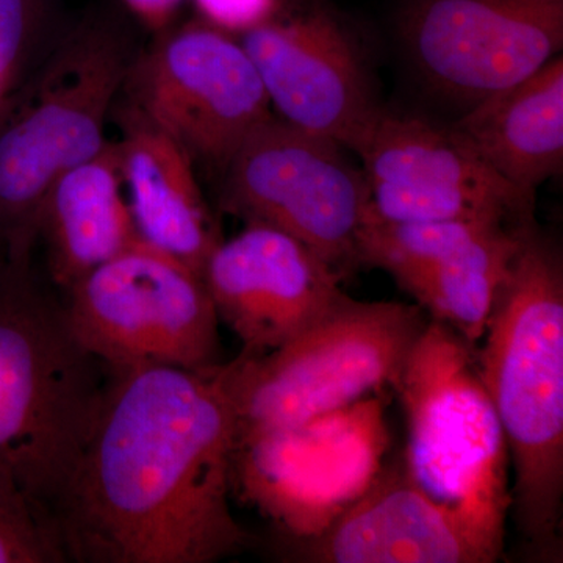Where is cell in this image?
Here are the masks:
<instances>
[{
	"instance_id": "6da1fadb",
	"label": "cell",
	"mask_w": 563,
	"mask_h": 563,
	"mask_svg": "<svg viewBox=\"0 0 563 563\" xmlns=\"http://www.w3.org/2000/svg\"><path fill=\"white\" fill-rule=\"evenodd\" d=\"M231 366L107 368L101 409L51 507L66 562L210 563L252 537L229 504Z\"/></svg>"
},
{
	"instance_id": "7a4b0ae2",
	"label": "cell",
	"mask_w": 563,
	"mask_h": 563,
	"mask_svg": "<svg viewBox=\"0 0 563 563\" xmlns=\"http://www.w3.org/2000/svg\"><path fill=\"white\" fill-rule=\"evenodd\" d=\"M477 350L481 377L512 455V507L532 558L558 561L563 499V262L526 232Z\"/></svg>"
},
{
	"instance_id": "3957f363",
	"label": "cell",
	"mask_w": 563,
	"mask_h": 563,
	"mask_svg": "<svg viewBox=\"0 0 563 563\" xmlns=\"http://www.w3.org/2000/svg\"><path fill=\"white\" fill-rule=\"evenodd\" d=\"M33 255L0 257V468L51 517L101 409L107 368Z\"/></svg>"
},
{
	"instance_id": "277c9868",
	"label": "cell",
	"mask_w": 563,
	"mask_h": 563,
	"mask_svg": "<svg viewBox=\"0 0 563 563\" xmlns=\"http://www.w3.org/2000/svg\"><path fill=\"white\" fill-rule=\"evenodd\" d=\"M140 51L120 25H81L57 41L0 113V235L7 254H35L36 221L51 185L109 143L107 121Z\"/></svg>"
},
{
	"instance_id": "5b68a950",
	"label": "cell",
	"mask_w": 563,
	"mask_h": 563,
	"mask_svg": "<svg viewBox=\"0 0 563 563\" xmlns=\"http://www.w3.org/2000/svg\"><path fill=\"white\" fill-rule=\"evenodd\" d=\"M393 388L406 412L407 473L501 558L512 507L509 450L476 347L443 322L428 321Z\"/></svg>"
},
{
	"instance_id": "8992f818",
	"label": "cell",
	"mask_w": 563,
	"mask_h": 563,
	"mask_svg": "<svg viewBox=\"0 0 563 563\" xmlns=\"http://www.w3.org/2000/svg\"><path fill=\"white\" fill-rule=\"evenodd\" d=\"M426 324L420 306L344 296L276 350L242 352L229 362L239 437L290 428L393 387Z\"/></svg>"
},
{
	"instance_id": "52a82bcc",
	"label": "cell",
	"mask_w": 563,
	"mask_h": 563,
	"mask_svg": "<svg viewBox=\"0 0 563 563\" xmlns=\"http://www.w3.org/2000/svg\"><path fill=\"white\" fill-rule=\"evenodd\" d=\"M63 298L73 332L106 368L221 363L220 318L202 274L141 240Z\"/></svg>"
},
{
	"instance_id": "ba28073f",
	"label": "cell",
	"mask_w": 563,
	"mask_h": 563,
	"mask_svg": "<svg viewBox=\"0 0 563 563\" xmlns=\"http://www.w3.org/2000/svg\"><path fill=\"white\" fill-rule=\"evenodd\" d=\"M390 446L380 396L290 428L236 439L232 490L268 518L280 539H307L368 490Z\"/></svg>"
},
{
	"instance_id": "9c48e42d",
	"label": "cell",
	"mask_w": 563,
	"mask_h": 563,
	"mask_svg": "<svg viewBox=\"0 0 563 563\" xmlns=\"http://www.w3.org/2000/svg\"><path fill=\"white\" fill-rule=\"evenodd\" d=\"M218 185L222 210L287 232L340 277L357 266V236L372 191L342 144L273 113L244 140Z\"/></svg>"
},
{
	"instance_id": "30bf717a",
	"label": "cell",
	"mask_w": 563,
	"mask_h": 563,
	"mask_svg": "<svg viewBox=\"0 0 563 563\" xmlns=\"http://www.w3.org/2000/svg\"><path fill=\"white\" fill-rule=\"evenodd\" d=\"M121 92L187 152L198 173L217 180L250 133L273 114L242 43L206 25L141 47Z\"/></svg>"
},
{
	"instance_id": "8fae6325",
	"label": "cell",
	"mask_w": 563,
	"mask_h": 563,
	"mask_svg": "<svg viewBox=\"0 0 563 563\" xmlns=\"http://www.w3.org/2000/svg\"><path fill=\"white\" fill-rule=\"evenodd\" d=\"M398 35L421 87L465 113L561 54L563 0H404Z\"/></svg>"
},
{
	"instance_id": "7c38bea8",
	"label": "cell",
	"mask_w": 563,
	"mask_h": 563,
	"mask_svg": "<svg viewBox=\"0 0 563 563\" xmlns=\"http://www.w3.org/2000/svg\"><path fill=\"white\" fill-rule=\"evenodd\" d=\"M354 152L379 220L533 222L536 195L492 172L453 125L380 109Z\"/></svg>"
},
{
	"instance_id": "4fadbf2b",
	"label": "cell",
	"mask_w": 563,
	"mask_h": 563,
	"mask_svg": "<svg viewBox=\"0 0 563 563\" xmlns=\"http://www.w3.org/2000/svg\"><path fill=\"white\" fill-rule=\"evenodd\" d=\"M240 43L277 118L354 151L380 106L358 44L331 9L258 20Z\"/></svg>"
},
{
	"instance_id": "5bb4252c",
	"label": "cell",
	"mask_w": 563,
	"mask_h": 563,
	"mask_svg": "<svg viewBox=\"0 0 563 563\" xmlns=\"http://www.w3.org/2000/svg\"><path fill=\"white\" fill-rule=\"evenodd\" d=\"M203 282L218 318L247 354L276 350L346 296L339 274L317 252L261 222H246L239 235L214 247Z\"/></svg>"
},
{
	"instance_id": "9a60e30c",
	"label": "cell",
	"mask_w": 563,
	"mask_h": 563,
	"mask_svg": "<svg viewBox=\"0 0 563 563\" xmlns=\"http://www.w3.org/2000/svg\"><path fill=\"white\" fill-rule=\"evenodd\" d=\"M284 558L309 563H490L484 540L415 484L401 461L387 463L368 490L324 531L280 539Z\"/></svg>"
},
{
	"instance_id": "2e32d148",
	"label": "cell",
	"mask_w": 563,
	"mask_h": 563,
	"mask_svg": "<svg viewBox=\"0 0 563 563\" xmlns=\"http://www.w3.org/2000/svg\"><path fill=\"white\" fill-rule=\"evenodd\" d=\"M110 120L120 129L118 155L139 239L203 276L222 236L203 198L198 169L187 152L122 92Z\"/></svg>"
},
{
	"instance_id": "e0dca14e",
	"label": "cell",
	"mask_w": 563,
	"mask_h": 563,
	"mask_svg": "<svg viewBox=\"0 0 563 563\" xmlns=\"http://www.w3.org/2000/svg\"><path fill=\"white\" fill-rule=\"evenodd\" d=\"M139 240L117 141L60 174L41 202L36 247L43 246L44 273L62 295Z\"/></svg>"
},
{
	"instance_id": "ac0fdd59",
	"label": "cell",
	"mask_w": 563,
	"mask_h": 563,
	"mask_svg": "<svg viewBox=\"0 0 563 563\" xmlns=\"http://www.w3.org/2000/svg\"><path fill=\"white\" fill-rule=\"evenodd\" d=\"M453 128L485 165L518 190L563 169V57L466 110Z\"/></svg>"
},
{
	"instance_id": "d6986e66",
	"label": "cell",
	"mask_w": 563,
	"mask_h": 563,
	"mask_svg": "<svg viewBox=\"0 0 563 563\" xmlns=\"http://www.w3.org/2000/svg\"><path fill=\"white\" fill-rule=\"evenodd\" d=\"M531 225L485 229L402 290L431 320L443 322L477 347Z\"/></svg>"
},
{
	"instance_id": "ffe728a7",
	"label": "cell",
	"mask_w": 563,
	"mask_h": 563,
	"mask_svg": "<svg viewBox=\"0 0 563 563\" xmlns=\"http://www.w3.org/2000/svg\"><path fill=\"white\" fill-rule=\"evenodd\" d=\"M492 225L504 224L385 221L368 213L357 236V265L384 269L404 288Z\"/></svg>"
},
{
	"instance_id": "44dd1931",
	"label": "cell",
	"mask_w": 563,
	"mask_h": 563,
	"mask_svg": "<svg viewBox=\"0 0 563 563\" xmlns=\"http://www.w3.org/2000/svg\"><path fill=\"white\" fill-rule=\"evenodd\" d=\"M51 517L0 468V563H65Z\"/></svg>"
},
{
	"instance_id": "7402d4cb",
	"label": "cell",
	"mask_w": 563,
	"mask_h": 563,
	"mask_svg": "<svg viewBox=\"0 0 563 563\" xmlns=\"http://www.w3.org/2000/svg\"><path fill=\"white\" fill-rule=\"evenodd\" d=\"M55 43L38 31L31 0H0V113L43 65Z\"/></svg>"
},
{
	"instance_id": "603a6c76",
	"label": "cell",
	"mask_w": 563,
	"mask_h": 563,
	"mask_svg": "<svg viewBox=\"0 0 563 563\" xmlns=\"http://www.w3.org/2000/svg\"><path fill=\"white\" fill-rule=\"evenodd\" d=\"M211 18L225 24H254L261 20L269 0H198Z\"/></svg>"
},
{
	"instance_id": "cb8c5ba5",
	"label": "cell",
	"mask_w": 563,
	"mask_h": 563,
	"mask_svg": "<svg viewBox=\"0 0 563 563\" xmlns=\"http://www.w3.org/2000/svg\"><path fill=\"white\" fill-rule=\"evenodd\" d=\"M133 7L144 11V13H161L173 5L176 0H129Z\"/></svg>"
},
{
	"instance_id": "d4e9b609",
	"label": "cell",
	"mask_w": 563,
	"mask_h": 563,
	"mask_svg": "<svg viewBox=\"0 0 563 563\" xmlns=\"http://www.w3.org/2000/svg\"><path fill=\"white\" fill-rule=\"evenodd\" d=\"M3 254H7V246L5 242H3L2 235H0V257H2Z\"/></svg>"
}]
</instances>
